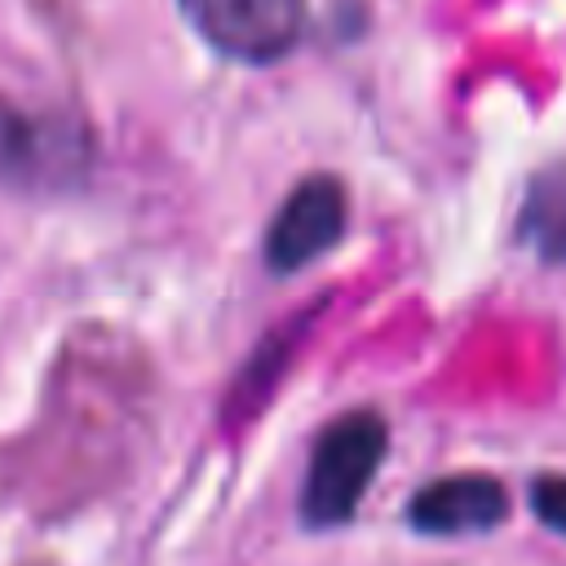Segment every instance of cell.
Returning a JSON list of instances; mask_svg holds the SVG:
<instances>
[{"label":"cell","mask_w":566,"mask_h":566,"mask_svg":"<svg viewBox=\"0 0 566 566\" xmlns=\"http://www.w3.org/2000/svg\"><path fill=\"white\" fill-rule=\"evenodd\" d=\"M385 451H389V424L380 411L363 407L336 416L310 451V469L301 482V522L310 531L345 526L358 513L371 478L380 473Z\"/></svg>","instance_id":"1"},{"label":"cell","mask_w":566,"mask_h":566,"mask_svg":"<svg viewBox=\"0 0 566 566\" xmlns=\"http://www.w3.org/2000/svg\"><path fill=\"white\" fill-rule=\"evenodd\" d=\"M190 27L234 62H279L305 27V0H177Z\"/></svg>","instance_id":"2"},{"label":"cell","mask_w":566,"mask_h":566,"mask_svg":"<svg viewBox=\"0 0 566 566\" xmlns=\"http://www.w3.org/2000/svg\"><path fill=\"white\" fill-rule=\"evenodd\" d=\"M88 164V142L71 119L27 115L0 102V186L49 190L71 186Z\"/></svg>","instance_id":"3"},{"label":"cell","mask_w":566,"mask_h":566,"mask_svg":"<svg viewBox=\"0 0 566 566\" xmlns=\"http://www.w3.org/2000/svg\"><path fill=\"white\" fill-rule=\"evenodd\" d=\"M345 221H349L345 186L332 172L305 177L279 203V212H274V221L265 230V265L274 274L305 270L310 261H318L323 252H332L340 243Z\"/></svg>","instance_id":"4"},{"label":"cell","mask_w":566,"mask_h":566,"mask_svg":"<svg viewBox=\"0 0 566 566\" xmlns=\"http://www.w3.org/2000/svg\"><path fill=\"white\" fill-rule=\"evenodd\" d=\"M504 517L509 491L491 473H451L424 482L407 504V522L420 535H482Z\"/></svg>","instance_id":"5"},{"label":"cell","mask_w":566,"mask_h":566,"mask_svg":"<svg viewBox=\"0 0 566 566\" xmlns=\"http://www.w3.org/2000/svg\"><path fill=\"white\" fill-rule=\"evenodd\" d=\"M544 256L566 261V195L562 190H544L531 208H526V226H522Z\"/></svg>","instance_id":"6"},{"label":"cell","mask_w":566,"mask_h":566,"mask_svg":"<svg viewBox=\"0 0 566 566\" xmlns=\"http://www.w3.org/2000/svg\"><path fill=\"white\" fill-rule=\"evenodd\" d=\"M531 509H535V517H539L548 531L566 535V478H562V473L535 478V482H531Z\"/></svg>","instance_id":"7"}]
</instances>
